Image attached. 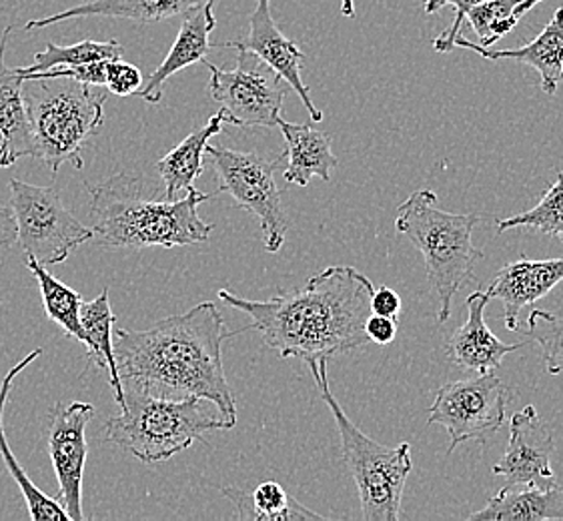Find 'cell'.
Returning a JSON list of instances; mask_svg holds the SVG:
<instances>
[{"mask_svg": "<svg viewBox=\"0 0 563 521\" xmlns=\"http://www.w3.org/2000/svg\"><path fill=\"white\" fill-rule=\"evenodd\" d=\"M113 333L123 389L170 399H209L233 428L238 425V406L223 367V341L238 333L227 331L213 301L161 319L153 328Z\"/></svg>", "mask_w": 563, "mask_h": 521, "instance_id": "6da1fadb", "label": "cell"}, {"mask_svg": "<svg viewBox=\"0 0 563 521\" xmlns=\"http://www.w3.org/2000/svg\"><path fill=\"white\" fill-rule=\"evenodd\" d=\"M373 284L351 265H331L301 289L282 291L267 301H251L221 289L217 297L251 323L265 345L283 359L319 362L357 352L372 341L365 323L372 315ZM239 331V333H241Z\"/></svg>", "mask_w": 563, "mask_h": 521, "instance_id": "7a4b0ae2", "label": "cell"}, {"mask_svg": "<svg viewBox=\"0 0 563 521\" xmlns=\"http://www.w3.org/2000/svg\"><path fill=\"white\" fill-rule=\"evenodd\" d=\"M145 179L119 173L109 181L89 185L92 241L111 250L187 247L205 243L213 225L199 215V204L213 195L191 191L183 199H151Z\"/></svg>", "mask_w": 563, "mask_h": 521, "instance_id": "3957f363", "label": "cell"}, {"mask_svg": "<svg viewBox=\"0 0 563 521\" xmlns=\"http://www.w3.org/2000/svg\"><path fill=\"white\" fill-rule=\"evenodd\" d=\"M123 391L121 411L107 421L104 437L143 464L167 462L209 431L233 430L209 399H170L136 389Z\"/></svg>", "mask_w": 563, "mask_h": 521, "instance_id": "277c9868", "label": "cell"}, {"mask_svg": "<svg viewBox=\"0 0 563 521\" xmlns=\"http://www.w3.org/2000/svg\"><path fill=\"white\" fill-rule=\"evenodd\" d=\"M438 195L419 189L397 207L395 229L409 239L426 259L428 279L438 295V321L451 318V301L463 284L474 279L477 260L484 250L475 247L472 235L482 223L479 215H457L441 211Z\"/></svg>", "mask_w": 563, "mask_h": 521, "instance_id": "5b68a950", "label": "cell"}, {"mask_svg": "<svg viewBox=\"0 0 563 521\" xmlns=\"http://www.w3.org/2000/svg\"><path fill=\"white\" fill-rule=\"evenodd\" d=\"M23 89L34 157L43 160L53 175L65 163L82 169V148L101 131L107 92L70 77L24 80Z\"/></svg>", "mask_w": 563, "mask_h": 521, "instance_id": "8992f818", "label": "cell"}, {"mask_svg": "<svg viewBox=\"0 0 563 521\" xmlns=\"http://www.w3.org/2000/svg\"><path fill=\"white\" fill-rule=\"evenodd\" d=\"M319 396L325 401L341 435V452L360 491L361 516L365 521H397L407 477L413 472L411 445L387 447L367 437L347 418L338 397L331 393L327 377V359L309 362Z\"/></svg>", "mask_w": 563, "mask_h": 521, "instance_id": "52a82bcc", "label": "cell"}, {"mask_svg": "<svg viewBox=\"0 0 563 521\" xmlns=\"http://www.w3.org/2000/svg\"><path fill=\"white\" fill-rule=\"evenodd\" d=\"M207 155L217 175V195L227 193L233 204L257 217L267 253H277L289 229L282 201V189L275 170L282 167L285 153L277 159H265L257 153H243L221 145H207Z\"/></svg>", "mask_w": 563, "mask_h": 521, "instance_id": "ba28073f", "label": "cell"}, {"mask_svg": "<svg viewBox=\"0 0 563 521\" xmlns=\"http://www.w3.org/2000/svg\"><path fill=\"white\" fill-rule=\"evenodd\" d=\"M11 211L16 223V241L24 255L43 267L65 263L70 253L92 241V228L82 225L68 211L53 187L11 179Z\"/></svg>", "mask_w": 563, "mask_h": 521, "instance_id": "9c48e42d", "label": "cell"}, {"mask_svg": "<svg viewBox=\"0 0 563 521\" xmlns=\"http://www.w3.org/2000/svg\"><path fill=\"white\" fill-rule=\"evenodd\" d=\"M235 67L219 68L207 63L211 70L209 92L219 104L223 123L235 126L279 125L283 101L287 97L285 80L249 51H238Z\"/></svg>", "mask_w": 563, "mask_h": 521, "instance_id": "30bf717a", "label": "cell"}, {"mask_svg": "<svg viewBox=\"0 0 563 521\" xmlns=\"http://www.w3.org/2000/svg\"><path fill=\"white\" fill-rule=\"evenodd\" d=\"M507 399V387L496 372L450 381L429 408L428 423L450 433V455L462 443L489 442L506 423Z\"/></svg>", "mask_w": 563, "mask_h": 521, "instance_id": "8fae6325", "label": "cell"}, {"mask_svg": "<svg viewBox=\"0 0 563 521\" xmlns=\"http://www.w3.org/2000/svg\"><path fill=\"white\" fill-rule=\"evenodd\" d=\"M95 415V406L87 401L57 403L48 415V455L55 467L60 503L70 521L85 520L82 513V476L89 455L87 425Z\"/></svg>", "mask_w": 563, "mask_h": 521, "instance_id": "7c38bea8", "label": "cell"}, {"mask_svg": "<svg viewBox=\"0 0 563 521\" xmlns=\"http://www.w3.org/2000/svg\"><path fill=\"white\" fill-rule=\"evenodd\" d=\"M553 431L540 420L533 406L514 413L509 421L506 454L492 472L506 477L507 486H548L553 481Z\"/></svg>", "mask_w": 563, "mask_h": 521, "instance_id": "4fadbf2b", "label": "cell"}, {"mask_svg": "<svg viewBox=\"0 0 563 521\" xmlns=\"http://www.w3.org/2000/svg\"><path fill=\"white\" fill-rule=\"evenodd\" d=\"M223 46L235 48V51H249V53L257 55L299 95L307 113L311 114V121H316V123L323 121V113L317 109L309 87L305 85L303 77H301L303 51L295 41L287 38L279 31V26L271 14V0H255V11L251 12V16H249L247 36L239 38V41H229Z\"/></svg>", "mask_w": 563, "mask_h": 521, "instance_id": "5bb4252c", "label": "cell"}, {"mask_svg": "<svg viewBox=\"0 0 563 521\" xmlns=\"http://www.w3.org/2000/svg\"><path fill=\"white\" fill-rule=\"evenodd\" d=\"M492 301L487 291H474L465 301L467 319L462 328L451 333L445 353L455 367L472 374H489L501 367L509 353L526 347V341L504 343L485 323V307Z\"/></svg>", "mask_w": 563, "mask_h": 521, "instance_id": "9a60e30c", "label": "cell"}, {"mask_svg": "<svg viewBox=\"0 0 563 521\" xmlns=\"http://www.w3.org/2000/svg\"><path fill=\"white\" fill-rule=\"evenodd\" d=\"M563 281V257L528 259L519 257L496 273L485 289L492 299L504 303V321L509 331H519V315L528 306L538 303Z\"/></svg>", "mask_w": 563, "mask_h": 521, "instance_id": "2e32d148", "label": "cell"}, {"mask_svg": "<svg viewBox=\"0 0 563 521\" xmlns=\"http://www.w3.org/2000/svg\"><path fill=\"white\" fill-rule=\"evenodd\" d=\"M14 19L0 36V169H9L23 157H34L33 129L24 101V77L4 65Z\"/></svg>", "mask_w": 563, "mask_h": 521, "instance_id": "e0dca14e", "label": "cell"}, {"mask_svg": "<svg viewBox=\"0 0 563 521\" xmlns=\"http://www.w3.org/2000/svg\"><path fill=\"white\" fill-rule=\"evenodd\" d=\"M214 26H217L214 0H207L205 4H199L191 11L185 12L179 34L170 46L169 55L148 77L147 85L139 91L148 104L161 102L165 82L173 75H177L183 68L207 60V55L213 46L211 45V33H213Z\"/></svg>", "mask_w": 563, "mask_h": 521, "instance_id": "ac0fdd59", "label": "cell"}, {"mask_svg": "<svg viewBox=\"0 0 563 521\" xmlns=\"http://www.w3.org/2000/svg\"><path fill=\"white\" fill-rule=\"evenodd\" d=\"M455 48L472 51L485 60H516L521 65L536 68L541 79V91L545 95H555L560 82H563V7L555 11L552 21L545 24V29L531 41L530 45L497 51V48L472 43L460 34L455 38Z\"/></svg>", "mask_w": 563, "mask_h": 521, "instance_id": "d6986e66", "label": "cell"}, {"mask_svg": "<svg viewBox=\"0 0 563 521\" xmlns=\"http://www.w3.org/2000/svg\"><path fill=\"white\" fill-rule=\"evenodd\" d=\"M287 151V167L283 170V179L289 185L307 187L313 177L321 181H331V170L338 169L339 160L331 151V135L317 131L311 125H295L279 119Z\"/></svg>", "mask_w": 563, "mask_h": 521, "instance_id": "ffe728a7", "label": "cell"}, {"mask_svg": "<svg viewBox=\"0 0 563 521\" xmlns=\"http://www.w3.org/2000/svg\"><path fill=\"white\" fill-rule=\"evenodd\" d=\"M467 520L563 521V486H504Z\"/></svg>", "mask_w": 563, "mask_h": 521, "instance_id": "44dd1931", "label": "cell"}, {"mask_svg": "<svg viewBox=\"0 0 563 521\" xmlns=\"http://www.w3.org/2000/svg\"><path fill=\"white\" fill-rule=\"evenodd\" d=\"M207 0H89L79 7L51 14L45 19H33L24 24L26 31L46 29L51 24L65 23L70 19L107 16V19H129L135 23H161L177 14H185Z\"/></svg>", "mask_w": 563, "mask_h": 521, "instance_id": "7402d4cb", "label": "cell"}, {"mask_svg": "<svg viewBox=\"0 0 563 521\" xmlns=\"http://www.w3.org/2000/svg\"><path fill=\"white\" fill-rule=\"evenodd\" d=\"M43 355V350H34L33 353H29L24 357L23 362L16 363L12 367L9 374L4 375L2 384H0V455H2V462L7 465L9 474L12 479L16 481V486L23 494L24 503L29 508V513L34 521H70L67 511L63 508V503L57 499L48 498L46 494H43V489L36 488L31 477L26 476L23 467L16 462V457L12 454L11 445L7 442V435H4V408H7V401L11 396L12 384L14 379L19 377L21 372H24L31 363L36 362L38 357Z\"/></svg>", "mask_w": 563, "mask_h": 521, "instance_id": "603a6c76", "label": "cell"}, {"mask_svg": "<svg viewBox=\"0 0 563 521\" xmlns=\"http://www.w3.org/2000/svg\"><path fill=\"white\" fill-rule=\"evenodd\" d=\"M221 131H223V119L219 113L213 114L207 125L191 133L163 159L157 160L165 199H177V195L191 191L192 182L203 175L207 145Z\"/></svg>", "mask_w": 563, "mask_h": 521, "instance_id": "cb8c5ba5", "label": "cell"}, {"mask_svg": "<svg viewBox=\"0 0 563 521\" xmlns=\"http://www.w3.org/2000/svg\"><path fill=\"white\" fill-rule=\"evenodd\" d=\"M80 328H82L80 343L87 347L90 362L101 369H109V384L113 387L114 401L123 406V384L119 379L117 359H114V313L109 299V289H102L99 297H95L92 301H82Z\"/></svg>", "mask_w": 563, "mask_h": 521, "instance_id": "d4e9b609", "label": "cell"}, {"mask_svg": "<svg viewBox=\"0 0 563 521\" xmlns=\"http://www.w3.org/2000/svg\"><path fill=\"white\" fill-rule=\"evenodd\" d=\"M223 496L235 503L239 520L251 521H294L327 520L316 511L307 510L287 489L277 481H265L253 494H243L239 489H223Z\"/></svg>", "mask_w": 563, "mask_h": 521, "instance_id": "484cf974", "label": "cell"}, {"mask_svg": "<svg viewBox=\"0 0 563 521\" xmlns=\"http://www.w3.org/2000/svg\"><path fill=\"white\" fill-rule=\"evenodd\" d=\"M26 267L31 269L34 279L38 281L41 297L45 303L46 318L55 321L58 328L67 333L73 340L82 341V328H80V306H82V295L68 285L58 281L53 273H48V267H43L38 260L33 257H26Z\"/></svg>", "mask_w": 563, "mask_h": 521, "instance_id": "4316f807", "label": "cell"}, {"mask_svg": "<svg viewBox=\"0 0 563 521\" xmlns=\"http://www.w3.org/2000/svg\"><path fill=\"white\" fill-rule=\"evenodd\" d=\"M123 57V45L119 41H90L85 38L75 45H55L46 43L45 51L34 55L33 65L29 67H16V70L26 77L34 73H45L51 68L75 67V65H85V63H95V60H114Z\"/></svg>", "mask_w": 563, "mask_h": 521, "instance_id": "83f0119b", "label": "cell"}, {"mask_svg": "<svg viewBox=\"0 0 563 521\" xmlns=\"http://www.w3.org/2000/svg\"><path fill=\"white\" fill-rule=\"evenodd\" d=\"M518 228L536 229L548 237L560 239L563 243V169L558 173V179L541 195L540 203L533 209L497 221V233Z\"/></svg>", "mask_w": 563, "mask_h": 521, "instance_id": "f1b7e54d", "label": "cell"}, {"mask_svg": "<svg viewBox=\"0 0 563 521\" xmlns=\"http://www.w3.org/2000/svg\"><path fill=\"white\" fill-rule=\"evenodd\" d=\"M519 2L521 0H487L465 14V21L479 38L477 45L492 46L516 29L518 23L511 19V14Z\"/></svg>", "mask_w": 563, "mask_h": 521, "instance_id": "f546056e", "label": "cell"}, {"mask_svg": "<svg viewBox=\"0 0 563 521\" xmlns=\"http://www.w3.org/2000/svg\"><path fill=\"white\" fill-rule=\"evenodd\" d=\"M528 337L540 345L545 372L555 377L563 374V318L536 309L528 318Z\"/></svg>", "mask_w": 563, "mask_h": 521, "instance_id": "4dcf8cb0", "label": "cell"}, {"mask_svg": "<svg viewBox=\"0 0 563 521\" xmlns=\"http://www.w3.org/2000/svg\"><path fill=\"white\" fill-rule=\"evenodd\" d=\"M487 0H423V7L428 14L441 11L443 7H455V19L443 33L433 41V48L438 53H451L455 48V38L462 34L463 23H465V14L475 9L477 4H484Z\"/></svg>", "mask_w": 563, "mask_h": 521, "instance_id": "1f68e13d", "label": "cell"}, {"mask_svg": "<svg viewBox=\"0 0 563 521\" xmlns=\"http://www.w3.org/2000/svg\"><path fill=\"white\" fill-rule=\"evenodd\" d=\"M107 91L117 97H131L143 89V73L131 63H124L123 58H114L107 63Z\"/></svg>", "mask_w": 563, "mask_h": 521, "instance_id": "d6a6232c", "label": "cell"}, {"mask_svg": "<svg viewBox=\"0 0 563 521\" xmlns=\"http://www.w3.org/2000/svg\"><path fill=\"white\" fill-rule=\"evenodd\" d=\"M397 319L385 318V315H377L372 313L367 323H365V331H367V337L372 343L377 345H389L394 343L397 337Z\"/></svg>", "mask_w": 563, "mask_h": 521, "instance_id": "836d02e7", "label": "cell"}, {"mask_svg": "<svg viewBox=\"0 0 563 521\" xmlns=\"http://www.w3.org/2000/svg\"><path fill=\"white\" fill-rule=\"evenodd\" d=\"M372 313L385 315V318L399 319L401 313V297L389 287L377 289L372 297Z\"/></svg>", "mask_w": 563, "mask_h": 521, "instance_id": "e575fe53", "label": "cell"}, {"mask_svg": "<svg viewBox=\"0 0 563 521\" xmlns=\"http://www.w3.org/2000/svg\"><path fill=\"white\" fill-rule=\"evenodd\" d=\"M16 243V223L11 209L0 204V247H11Z\"/></svg>", "mask_w": 563, "mask_h": 521, "instance_id": "d590c367", "label": "cell"}, {"mask_svg": "<svg viewBox=\"0 0 563 521\" xmlns=\"http://www.w3.org/2000/svg\"><path fill=\"white\" fill-rule=\"evenodd\" d=\"M541 0H521L518 7L514 9V14H511V19L519 23V19L526 14V12L531 11L536 4H540Z\"/></svg>", "mask_w": 563, "mask_h": 521, "instance_id": "8d00e7d4", "label": "cell"}, {"mask_svg": "<svg viewBox=\"0 0 563 521\" xmlns=\"http://www.w3.org/2000/svg\"><path fill=\"white\" fill-rule=\"evenodd\" d=\"M341 14L353 19L355 16V2L353 0H341Z\"/></svg>", "mask_w": 563, "mask_h": 521, "instance_id": "74e56055", "label": "cell"}, {"mask_svg": "<svg viewBox=\"0 0 563 521\" xmlns=\"http://www.w3.org/2000/svg\"><path fill=\"white\" fill-rule=\"evenodd\" d=\"M9 2H11V4H14V0H9Z\"/></svg>", "mask_w": 563, "mask_h": 521, "instance_id": "f35d334b", "label": "cell"}]
</instances>
